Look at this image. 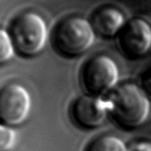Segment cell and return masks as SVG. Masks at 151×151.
Masks as SVG:
<instances>
[{"instance_id":"cell-1","label":"cell","mask_w":151,"mask_h":151,"mask_svg":"<svg viewBox=\"0 0 151 151\" xmlns=\"http://www.w3.org/2000/svg\"><path fill=\"white\" fill-rule=\"evenodd\" d=\"M109 115L124 128L139 127L150 115V101L147 95L135 83H124L108 94Z\"/></svg>"},{"instance_id":"cell-2","label":"cell","mask_w":151,"mask_h":151,"mask_svg":"<svg viewBox=\"0 0 151 151\" xmlns=\"http://www.w3.org/2000/svg\"><path fill=\"white\" fill-rule=\"evenodd\" d=\"M9 32L15 51L26 58L41 54L49 40V30L45 19L34 11L18 14L12 22Z\"/></svg>"},{"instance_id":"cell-3","label":"cell","mask_w":151,"mask_h":151,"mask_svg":"<svg viewBox=\"0 0 151 151\" xmlns=\"http://www.w3.org/2000/svg\"><path fill=\"white\" fill-rule=\"evenodd\" d=\"M96 35L90 20L79 15H70L55 28L53 43L61 55L76 58L85 54L94 45Z\"/></svg>"},{"instance_id":"cell-4","label":"cell","mask_w":151,"mask_h":151,"mask_svg":"<svg viewBox=\"0 0 151 151\" xmlns=\"http://www.w3.org/2000/svg\"><path fill=\"white\" fill-rule=\"evenodd\" d=\"M120 79L115 60L106 55H98L85 62L81 72V82L89 95L103 97L114 90Z\"/></svg>"},{"instance_id":"cell-5","label":"cell","mask_w":151,"mask_h":151,"mask_svg":"<svg viewBox=\"0 0 151 151\" xmlns=\"http://www.w3.org/2000/svg\"><path fill=\"white\" fill-rule=\"evenodd\" d=\"M32 97L25 86L10 82L0 89V124L17 127L29 120Z\"/></svg>"},{"instance_id":"cell-6","label":"cell","mask_w":151,"mask_h":151,"mask_svg":"<svg viewBox=\"0 0 151 151\" xmlns=\"http://www.w3.org/2000/svg\"><path fill=\"white\" fill-rule=\"evenodd\" d=\"M118 35L119 47L127 58H140L151 50V25L144 18L131 19Z\"/></svg>"},{"instance_id":"cell-7","label":"cell","mask_w":151,"mask_h":151,"mask_svg":"<svg viewBox=\"0 0 151 151\" xmlns=\"http://www.w3.org/2000/svg\"><path fill=\"white\" fill-rule=\"evenodd\" d=\"M109 116V104L103 97L84 95L71 106V117L78 126L84 129L100 127Z\"/></svg>"},{"instance_id":"cell-8","label":"cell","mask_w":151,"mask_h":151,"mask_svg":"<svg viewBox=\"0 0 151 151\" xmlns=\"http://www.w3.org/2000/svg\"><path fill=\"white\" fill-rule=\"evenodd\" d=\"M95 32L104 37H113L121 33L125 25V17L121 10L103 6L92 14L90 19Z\"/></svg>"},{"instance_id":"cell-9","label":"cell","mask_w":151,"mask_h":151,"mask_svg":"<svg viewBox=\"0 0 151 151\" xmlns=\"http://www.w3.org/2000/svg\"><path fill=\"white\" fill-rule=\"evenodd\" d=\"M85 151H128V148L121 138L106 134L93 140Z\"/></svg>"},{"instance_id":"cell-10","label":"cell","mask_w":151,"mask_h":151,"mask_svg":"<svg viewBox=\"0 0 151 151\" xmlns=\"http://www.w3.org/2000/svg\"><path fill=\"white\" fill-rule=\"evenodd\" d=\"M15 53L17 51L10 32L0 27V65L9 62L14 57Z\"/></svg>"},{"instance_id":"cell-11","label":"cell","mask_w":151,"mask_h":151,"mask_svg":"<svg viewBox=\"0 0 151 151\" xmlns=\"http://www.w3.org/2000/svg\"><path fill=\"white\" fill-rule=\"evenodd\" d=\"M17 141L14 127L0 124V151H12Z\"/></svg>"},{"instance_id":"cell-12","label":"cell","mask_w":151,"mask_h":151,"mask_svg":"<svg viewBox=\"0 0 151 151\" xmlns=\"http://www.w3.org/2000/svg\"><path fill=\"white\" fill-rule=\"evenodd\" d=\"M141 83L146 92L151 94V68L142 73L141 77Z\"/></svg>"},{"instance_id":"cell-13","label":"cell","mask_w":151,"mask_h":151,"mask_svg":"<svg viewBox=\"0 0 151 151\" xmlns=\"http://www.w3.org/2000/svg\"><path fill=\"white\" fill-rule=\"evenodd\" d=\"M128 151H151V142L147 141L138 142L131 145Z\"/></svg>"}]
</instances>
